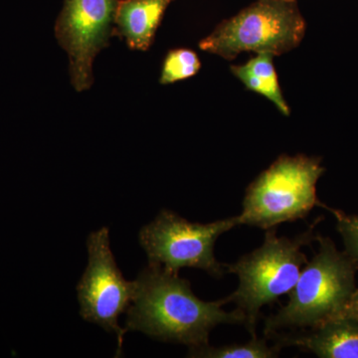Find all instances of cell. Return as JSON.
<instances>
[{"label": "cell", "mask_w": 358, "mask_h": 358, "mask_svg": "<svg viewBox=\"0 0 358 358\" xmlns=\"http://www.w3.org/2000/svg\"><path fill=\"white\" fill-rule=\"evenodd\" d=\"M136 284V294L127 310V333L141 331L157 341L190 348L208 345L212 329L220 324H244L241 310H224L226 298L200 300L189 281L162 267L148 265Z\"/></svg>", "instance_id": "1"}, {"label": "cell", "mask_w": 358, "mask_h": 358, "mask_svg": "<svg viewBox=\"0 0 358 358\" xmlns=\"http://www.w3.org/2000/svg\"><path fill=\"white\" fill-rule=\"evenodd\" d=\"M319 252L308 261L288 303L265 320L264 334L313 329L341 317L352 300L357 267L329 238L317 237Z\"/></svg>", "instance_id": "2"}, {"label": "cell", "mask_w": 358, "mask_h": 358, "mask_svg": "<svg viewBox=\"0 0 358 358\" xmlns=\"http://www.w3.org/2000/svg\"><path fill=\"white\" fill-rule=\"evenodd\" d=\"M315 239L313 226L293 238L278 237L277 227L271 228L266 230L259 248L245 254L237 262L224 264L226 273L236 275L239 280L236 291L226 300L243 313L244 326L252 338L257 336L261 308L289 294L298 282L308 263L303 248Z\"/></svg>", "instance_id": "3"}, {"label": "cell", "mask_w": 358, "mask_h": 358, "mask_svg": "<svg viewBox=\"0 0 358 358\" xmlns=\"http://www.w3.org/2000/svg\"><path fill=\"white\" fill-rule=\"evenodd\" d=\"M324 173L317 157L282 155L247 187L240 226L268 230L307 217L320 205L317 183Z\"/></svg>", "instance_id": "4"}, {"label": "cell", "mask_w": 358, "mask_h": 358, "mask_svg": "<svg viewBox=\"0 0 358 358\" xmlns=\"http://www.w3.org/2000/svg\"><path fill=\"white\" fill-rule=\"evenodd\" d=\"M305 31V20L296 0H257L220 23L199 42V47L228 60L242 52L277 56L296 48Z\"/></svg>", "instance_id": "5"}, {"label": "cell", "mask_w": 358, "mask_h": 358, "mask_svg": "<svg viewBox=\"0 0 358 358\" xmlns=\"http://www.w3.org/2000/svg\"><path fill=\"white\" fill-rule=\"evenodd\" d=\"M237 226V216L207 224L193 223L164 209L141 228L138 241L147 253L148 265L176 275L183 268H199L219 279L226 271L224 264L216 259L214 247L221 235Z\"/></svg>", "instance_id": "6"}, {"label": "cell", "mask_w": 358, "mask_h": 358, "mask_svg": "<svg viewBox=\"0 0 358 358\" xmlns=\"http://www.w3.org/2000/svg\"><path fill=\"white\" fill-rule=\"evenodd\" d=\"M88 265L77 285L80 315L117 338L115 357L122 353L126 329L119 317L127 313L136 294V281L124 279L110 246L109 228L90 233L87 238Z\"/></svg>", "instance_id": "7"}, {"label": "cell", "mask_w": 358, "mask_h": 358, "mask_svg": "<svg viewBox=\"0 0 358 358\" xmlns=\"http://www.w3.org/2000/svg\"><path fill=\"white\" fill-rule=\"evenodd\" d=\"M120 0H64L55 23V36L68 53L71 83L77 92L91 88L96 54L115 34Z\"/></svg>", "instance_id": "8"}, {"label": "cell", "mask_w": 358, "mask_h": 358, "mask_svg": "<svg viewBox=\"0 0 358 358\" xmlns=\"http://www.w3.org/2000/svg\"><path fill=\"white\" fill-rule=\"evenodd\" d=\"M265 336L281 348L294 346L320 358H358V322L346 315L313 329Z\"/></svg>", "instance_id": "9"}, {"label": "cell", "mask_w": 358, "mask_h": 358, "mask_svg": "<svg viewBox=\"0 0 358 358\" xmlns=\"http://www.w3.org/2000/svg\"><path fill=\"white\" fill-rule=\"evenodd\" d=\"M173 0H120L115 20V34L131 50L147 51L167 7Z\"/></svg>", "instance_id": "10"}, {"label": "cell", "mask_w": 358, "mask_h": 358, "mask_svg": "<svg viewBox=\"0 0 358 358\" xmlns=\"http://www.w3.org/2000/svg\"><path fill=\"white\" fill-rule=\"evenodd\" d=\"M273 58L272 54L258 53L243 65L232 66L231 71L247 89L265 96L282 115H289V108L280 88Z\"/></svg>", "instance_id": "11"}, {"label": "cell", "mask_w": 358, "mask_h": 358, "mask_svg": "<svg viewBox=\"0 0 358 358\" xmlns=\"http://www.w3.org/2000/svg\"><path fill=\"white\" fill-rule=\"evenodd\" d=\"M282 348L279 345H268V338H251L247 343L211 346L206 345L190 348L187 357L192 358H275L279 357Z\"/></svg>", "instance_id": "12"}, {"label": "cell", "mask_w": 358, "mask_h": 358, "mask_svg": "<svg viewBox=\"0 0 358 358\" xmlns=\"http://www.w3.org/2000/svg\"><path fill=\"white\" fill-rule=\"evenodd\" d=\"M201 63L197 54L190 49H173L167 53L162 65L159 83L169 85L188 79L197 74Z\"/></svg>", "instance_id": "13"}, {"label": "cell", "mask_w": 358, "mask_h": 358, "mask_svg": "<svg viewBox=\"0 0 358 358\" xmlns=\"http://www.w3.org/2000/svg\"><path fill=\"white\" fill-rule=\"evenodd\" d=\"M336 216V228L343 243H345L346 255L358 268V215H348L343 212L329 209Z\"/></svg>", "instance_id": "14"}, {"label": "cell", "mask_w": 358, "mask_h": 358, "mask_svg": "<svg viewBox=\"0 0 358 358\" xmlns=\"http://www.w3.org/2000/svg\"><path fill=\"white\" fill-rule=\"evenodd\" d=\"M343 315L352 317V319L357 320L358 322V289H355L352 300H350V303H348V307H346Z\"/></svg>", "instance_id": "15"}]
</instances>
